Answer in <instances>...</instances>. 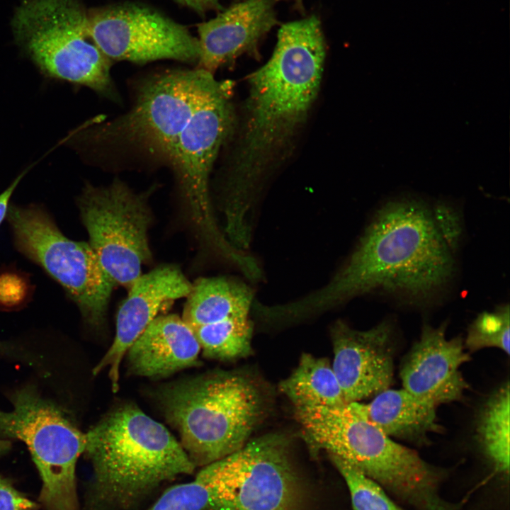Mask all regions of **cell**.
Returning a JSON list of instances; mask_svg holds the SVG:
<instances>
[{
  "mask_svg": "<svg viewBox=\"0 0 510 510\" xmlns=\"http://www.w3.org/2000/svg\"><path fill=\"white\" fill-rule=\"evenodd\" d=\"M460 227L458 214L446 204L391 200L378 210L329 283L283 304L282 311L295 320L374 291L412 304L430 302L453 276Z\"/></svg>",
  "mask_w": 510,
  "mask_h": 510,
  "instance_id": "1",
  "label": "cell"
},
{
  "mask_svg": "<svg viewBox=\"0 0 510 510\" xmlns=\"http://www.w3.org/2000/svg\"><path fill=\"white\" fill-rule=\"evenodd\" d=\"M325 55L320 21L311 16L283 24L271 57L249 76L222 186V210L229 218H249L264 181L288 155L317 96Z\"/></svg>",
  "mask_w": 510,
  "mask_h": 510,
  "instance_id": "2",
  "label": "cell"
},
{
  "mask_svg": "<svg viewBox=\"0 0 510 510\" xmlns=\"http://www.w3.org/2000/svg\"><path fill=\"white\" fill-rule=\"evenodd\" d=\"M93 477L84 510H132L196 467L180 442L135 404L110 409L85 433Z\"/></svg>",
  "mask_w": 510,
  "mask_h": 510,
  "instance_id": "3",
  "label": "cell"
},
{
  "mask_svg": "<svg viewBox=\"0 0 510 510\" xmlns=\"http://www.w3.org/2000/svg\"><path fill=\"white\" fill-rule=\"evenodd\" d=\"M308 442L337 457L416 510H455L439 487L443 471L395 442L350 404L295 409Z\"/></svg>",
  "mask_w": 510,
  "mask_h": 510,
  "instance_id": "4",
  "label": "cell"
},
{
  "mask_svg": "<svg viewBox=\"0 0 510 510\" xmlns=\"http://www.w3.org/2000/svg\"><path fill=\"white\" fill-rule=\"evenodd\" d=\"M155 398L196 468L242 448L262 414L257 387L233 372H208L165 384Z\"/></svg>",
  "mask_w": 510,
  "mask_h": 510,
  "instance_id": "5",
  "label": "cell"
},
{
  "mask_svg": "<svg viewBox=\"0 0 510 510\" xmlns=\"http://www.w3.org/2000/svg\"><path fill=\"white\" fill-rule=\"evenodd\" d=\"M216 81L198 68L169 70L146 79L132 108L96 129V141L108 160L169 166L180 132Z\"/></svg>",
  "mask_w": 510,
  "mask_h": 510,
  "instance_id": "6",
  "label": "cell"
},
{
  "mask_svg": "<svg viewBox=\"0 0 510 510\" xmlns=\"http://www.w3.org/2000/svg\"><path fill=\"white\" fill-rule=\"evenodd\" d=\"M13 28L18 41L47 74L118 101L112 61L91 40L88 13L77 0H26Z\"/></svg>",
  "mask_w": 510,
  "mask_h": 510,
  "instance_id": "7",
  "label": "cell"
},
{
  "mask_svg": "<svg viewBox=\"0 0 510 510\" xmlns=\"http://www.w3.org/2000/svg\"><path fill=\"white\" fill-rule=\"evenodd\" d=\"M233 87L232 81L217 79L180 132L169 165L199 238L227 260L234 259L237 251L215 219L210 177L234 130Z\"/></svg>",
  "mask_w": 510,
  "mask_h": 510,
  "instance_id": "8",
  "label": "cell"
},
{
  "mask_svg": "<svg viewBox=\"0 0 510 510\" xmlns=\"http://www.w3.org/2000/svg\"><path fill=\"white\" fill-rule=\"evenodd\" d=\"M8 398L11 409L0 408V434L27 446L42 480L40 500L45 510H79L75 472L85 433L33 385L18 388Z\"/></svg>",
  "mask_w": 510,
  "mask_h": 510,
  "instance_id": "9",
  "label": "cell"
},
{
  "mask_svg": "<svg viewBox=\"0 0 510 510\" xmlns=\"http://www.w3.org/2000/svg\"><path fill=\"white\" fill-rule=\"evenodd\" d=\"M8 217L18 249L63 286L86 323L103 325L115 284L89 244L65 237L35 207H12Z\"/></svg>",
  "mask_w": 510,
  "mask_h": 510,
  "instance_id": "10",
  "label": "cell"
},
{
  "mask_svg": "<svg viewBox=\"0 0 510 510\" xmlns=\"http://www.w3.org/2000/svg\"><path fill=\"white\" fill-rule=\"evenodd\" d=\"M147 199V193H135L118 178L108 186L89 184L79 196L89 244L115 285L130 288L150 260L152 215Z\"/></svg>",
  "mask_w": 510,
  "mask_h": 510,
  "instance_id": "11",
  "label": "cell"
},
{
  "mask_svg": "<svg viewBox=\"0 0 510 510\" xmlns=\"http://www.w3.org/2000/svg\"><path fill=\"white\" fill-rule=\"evenodd\" d=\"M89 35L111 61L197 62L198 39L186 28L145 6L128 3L88 13Z\"/></svg>",
  "mask_w": 510,
  "mask_h": 510,
  "instance_id": "12",
  "label": "cell"
},
{
  "mask_svg": "<svg viewBox=\"0 0 510 510\" xmlns=\"http://www.w3.org/2000/svg\"><path fill=\"white\" fill-rule=\"evenodd\" d=\"M239 451L237 483L217 510H295L298 483L285 438L265 435Z\"/></svg>",
  "mask_w": 510,
  "mask_h": 510,
  "instance_id": "13",
  "label": "cell"
},
{
  "mask_svg": "<svg viewBox=\"0 0 510 510\" xmlns=\"http://www.w3.org/2000/svg\"><path fill=\"white\" fill-rule=\"evenodd\" d=\"M332 364L346 404L356 402L390 387L394 376L391 324L383 322L357 330L342 321L332 329Z\"/></svg>",
  "mask_w": 510,
  "mask_h": 510,
  "instance_id": "14",
  "label": "cell"
},
{
  "mask_svg": "<svg viewBox=\"0 0 510 510\" xmlns=\"http://www.w3.org/2000/svg\"><path fill=\"white\" fill-rule=\"evenodd\" d=\"M192 283L174 265L159 266L141 275L129 288L116 317L115 335L93 374L108 370L113 392L119 390L120 367L125 355L147 326L176 300L187 297Z\"/></svg>",
  "mask_w": 510,
  "mask_h": 510,
  "instance_id": "15",
  "label": "cell"
},
{
  "mask_svg": "<svg viewBox=\"0 0 510 510\" xmlns=\"http://www.w3.org/2000/svg\"><path fill=\"white\" fill-rule=\"evenodd\" d=\"M446 325L424 324L400 370L403 388L436 407L460 400L468 387L460 368L470 356L460 336L446 338Z\"/></svg>",
  "mask_w": 510,
  "mask_h": 510,
  "instance_id": "16",
  "label": "cell"
},
{
  "mask_svg": "<svg viewBox=\"0 0 510 510\" xmlns=\"http://www.w3.org/2000/svg\"><path fill=\"white\" fill-rule=\"evenodd\" d=\"M275 0H243L198 26L196 68L212 74L243 54L256 55L260 40L277 23Z\"/></svg>",
  "mask_w": 510,
  "mask_h": 510,
  "instance_id": "17",
  "label": "cell"
},
{
  "mask_svg": "<svg viewBox=\"0 0 510 510\" xmlns=\"http://www.w3.org/2000/svg\"><path fill=\"white\" fill-rule=\"evenodd\" d=\"M200 353V344L181 317L162 314L147 326L125 356L129 374L158 379L198 366Z\"/></svg>",
  "mask_w": 510,
  "mask_h": 510,
  "instance_id": "18",
  "label": "cell"
},
{
  "mask_svg": "<svg viewBox=\"0 0 510 510\" xmlns=\"http://www.w3.org/2000/svg\"><path fill=\"white\" fill-rule=\"evenodd\" d=\"M367 404L350 405L391 438L417 445L426 444L429 435L441 431L436 407L409 393L404 388H388Z\"/></svg>",
  "mask_w": 510,
  "mask_h": 510,
  "instance_id": "19",
  "label": "cell"
},
{
  "mask_svg": "<svg viewBox=\"0 0 510 510\" xmlns=\"http://www.w3.org/2000/svg\"><path fill=\"white\" fill-rule=\"evenodd\" d=\"M186 298L181 318L191 330L249 317L254 304L248 285L225 277L198 278Z\"/></svg>",
  "mask_w": 510,
  "mask_h": 510,
  "instance_id": "20",
  "label": "cell"
},
{
  "mask_svg": "<svg viewBox=\"0 0 510 510\" xmlns=\"http://www.w3.org/2000/svg\"><path fill=\"white\" fill-rule=\"evenodd\" d=\"M280 390L295 408L346 404L332 364L310 353L301 356L294 371L280 384Z\"/></svg>",
  "mask_w": 510,
  "mask_h": 510,
  "instance_id": "21",
  "label": "cell"
},
{
  "mask_svg": "<svg viewBox=\"0 0 510 510\" xmlns=\"http://www.w3.org/2000/svg\"><path fill=\"white\" fill-rule=\"evenodd\" d=\"M230 487L227 474L212 463L192 481L168 488L146 510H217Z\"/></svg>",
  "mask_w": 510,
  "mask_h": 510,
  "instance_id": "22",
  "label": "cell"
},
{
  "mask_svg": "<svg viewBox=\"0 0 510 510\" xmlns=\"http://www.w3.org/2000/svg\"><path fill=\"white\" fill-rule=\"evenodd\" d=\"M509 383L496 391L485 403L478 421L477 433L482 448L495 468L509 470Z\"/></svg>",
  "mask_w": 510,
  "mask_h": 510,
  "instance_id": "23",
  "label": "cell"
},
{
  "mask_svg": "<svg viewBox=\"0 0 510 510\" xmlns=\"http://www.w3.org/2000/svg\"><path fill=\"white\" fill-rule=\"evenodd\" d=\"M330 457L348 486L353 510H403L377 482L347 462Z\"/></svg>",
  "mask_w": 510,
  "mask_h": 510,
  "instance_id": "24",
  "label": "cell"
},
{
  "mask_svg": "<svg viewBox=\"0 0 510 510\" xmlns=\"http://www.w3.org/2000/svg\"><path fill=\"white\" fill-rule=\"evenodd\" d=\"M509 305L480 314L468 329L465 348L475 351L494 347L509 355Z\"/></svg>",
  "mask_w": 510,
  "mask_h": 510,
  "instance_id": "25",
  "label": "cell"
},
{
  "mask_svg": "<svg viewBox=\"0 0 510 510\" xmlns=\"http://www.w3.org/2000/svg\"><path fill=\"white\" fill-rule=\"evenodd\" d=\"M0 510H38V506L0 476Z\"/></svg>",
  "mask_w": 510,
  "mask_h": 510,
  "instance_id": "26",
  "label": "cell"
},
{
  "mask_svg": "<svg viewBox=\"0 0 510 510\" xmlns=\"http://www.w3.org/2000/svg\"><path fill=\"white\" fill-rule=\"evenodd\" d=\"M179 4L186 6L190 9L203 14L210 11H214L220 8L222 0H175Z\"/></svg>",
  "mask_w": 510,
  "mask_h": 510,
  "instance_id": "27",
  "label": "cell"
},
{
  "mask_svg": "<svg viewBox=\"0 0 510 510\" xmlns=\"http://www.w3.org/2000/svg\"><path fill=\"white\" fill-rule=\"evenodd\" d=\"M22 176H23V174L20 175L5 191L0 194V224L8 211L9 199L21 179Z\"/></svg>",
  "mask_w": 510,
  "mask_h": 510,
  "instance_id": "28",
  "label": "cell"
},
{
  "mask_svg": "<svg viewBox=\"0 0 510 510\" xmlns=\"http://www.w3.org/2000/svg\"><path fill=\"white\" fill-rule=\"evenodd\" d=\"M11 444L8 441L0 439V458L6 455L11 449Z\"/></svg>",
  "mask_w": 510,
  "mask_h": 510,
  "instance_id": "29",
  "label": "cell"
}]
</instances>
